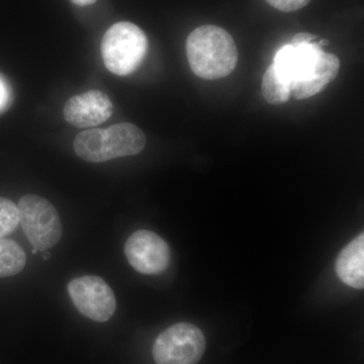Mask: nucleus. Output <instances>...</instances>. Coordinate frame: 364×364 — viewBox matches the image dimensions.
<instances>
[{
	"label": "nucleus",
	"instance_id": "10",
	"mask_svg": "<svg viewBox=\"0 0 364 364\" xmlns=\"http://www.w3.org/2000/svg\"><path fill=\"white\" fill-rule=\"evenodd\" d=\"M337 275L342 282L356 289L364 287V235L359 234L340 252Z\"/></svg>",
	"mask_w": 364,
	"mask_h": 364
},
{
	"label": "nucleus",
	"instance_id": "7",
	"mask_svg": "<svg viewBox=\"0 0 364 364\" xmlns=\"http://www.w3.org/2000/svg\"><path fill=\"white\" fill-rule=\"evenodd\" d=\"M67 289L78 312L90 320L107 322L116 312V296L102 277L97 275L76 277L69 282Z\"/></svg>",
	"mask_w": 364,
	"mask_h": 364
},
{
	"label": "nucleus",
	"instance_id": "9",
	"mask_svg": "<svg viewBox=\"0 0 364 364\" xmlns=\"http://www.w3.org/2000/svg\"><path fill=\"white\" fill-rule=\"evenodd\" d=\"M111 98L100 90H90L72 97L64 105L66 122L77 128L87 129L105 123L112 117Z\"/></svg>",
	"mask_w": 364,
	"mask_h": 364
},
{
	"label": "nucleus",
	"instance_id": "8",
	"mask_svg": "<svg viewBox=\"0 0 364 364\" xmlns=\"http://www.w3.org/2000/svg\"><path fill=\"white\" fill-rule=\"evenodd\" d=\"M124 255L136 272L159 274L168 268L171 252L166 241L154 232L139 230L124 244Z\"/></svg>",
	"mask_w": 364,
	"mask_h": 364
},
{
	"label": "nucleus",
	"instance_id": "14",
	"mask_svg": "<svg viewBox=\"0 0 364 364\" xmlns=\"http://www.w3.org/2000/svg\"><path fill=\"white\" fill-rule=\"evenodd\" d=\"M270 6L284 13H293L308 6L311 0H267Z\"/></svg>",
	"mask_w": 364,
	"mask_h": 364
},
{
	"label": "nucleus",
	"instance_id": "1",
	"mask_svg": "<svg viewBox=\"0 0 364 364\" xmlns=\"http://www.w3.org/2000/svg\"><path fill=\"white\" fill-rule=\"evenodd\" d=\"M272 64L289 86L291 97L299 100L324 90L337 77L340 69L338 57L323 51L318 42L284 46L274 55Z\"/></svg>",
	"mask_w": 364,
	"mask_h": 364
},
{
	"label": "nucleus",
	"instance_id": "16",
	"mask_svg": "<svg viewBox=\"0 0 364 364\" xmlns=\"http://www.w3.org/2000/svg\"><path fill=\"white\" fill-rule=\"evenodd\" d=\"M9 93L6 83L0 79V111L4 109L9 104Z\"/></svg>",
	"mask_w": 364,
	"mask_h": 364
},
{
	"label": "nucleus",
	"instance_id": "19",
	"mask_svg": "<svg viewBox=\"0 0 364 364\" xmlns=\"http://www.w3.org/2000/svg\"><path fill=\"white\" fill-rule=\"evenodd\" d=\"M32 252H33V254L38 253V250H37V249H33Z\"/></svg>",
	"mask_w": 364,
	"mask_h": 364
},
{
	"label": "nucleus",
	"instance_id": "15",
	"mask_svg": "<svg viewBox=\"0 0 364 364\" xmlns=\"http://www.w3.org/2000/svg\"><path fill=\"white\" fill-rule=\"evenodd\" d=\"M318 42L317 36L312 35V33H296V36L293 38V41H291V44L293 45H306V44H313V43Z\"/></svg>",
	"mask_w": 364,
	"mask_h": 364
},
{
	"label": "nucleus",
	"instance_id": "12",
	"mask_svg": "<svg viewBox=\"0 0 364 364\" xmlns=\"http://www.w3.org/2000/svg\"><path fill=\"white\" fill-rule=\"evenodd\" d=\"M262 93L268 104L273 105L286 104L291 97L289 86L279 77L272 64L263 75Z\"/></svg>",
	"mask_w": 364,
	"mask_h": 364
},
{
	"label": "nucleus",
	"instance_id": "18",
	"mask_svg": "<svg viewBox=\"0 0 364 364\" xmlns=\"http://www.w3.org/2000/svg\"><path fill=\"white\" fill-rule=\"evenodd\" d=\"M328 44H329V41L328 40L324 39L318 41V45L320 46L321 48H323L324 46H327Z\"/></svg>",
	"mask_w": 364,
	"mask_h": 364
},
{
	"label": "nucleus",
	"instance_id": "4",
	"mask_svg": "<svg viewBox=\"0 0 364 364\" xmlns=\"http://www.w3.org/2000/svg\"><path fill=\"white\" fill-rule=\"evenodd\" d=\"M148 39L138 26L129 21L114 23L105 32L100 51L107 70L119 76L135 72L148 51Z\"/></svg>",
	"mask_w": 364,
	"mask_h": 364
},
{
	"label": "nucleus",
	"instance_id": "11",
	"mask_svg": "<svg viewBox=\"0 0 364 364\" xmlns=\"http://www.w3.org/2000/svg\"><path fill=\"white\" fill-rule=\"evenodd\" d=\"M26 264L23 249L16 241L0 238V279L23 272Z\"/></svg>",
	"mask_w": 364,
	"mask_h": 364
},
{
	"label": "nucleus",
	"instance_id": "5",
	"mask_svg": "<svg viewBox=\"0 0 364 364\" xmlns=\"http://www.w3.org/2000/svg\"><path fill=\"white\" fill-rule=\"evenodd\" d=\"M20 224L31 245L38 251L49 250L61 240L63 229L56 208L37 195H26L18 205Z\"/></svg>",
	"mask_w": 364,
	"mask_h": 364
},
{
	"label": "nucleus",
	"instance_id": "3",
	"mask_svg": "<svg viewBox=\"0 0 364 364\" xmlns=\"http://www.w3.org/2000/svg\"><path fill=\"white\" fill-rule=\"evenodd\" d=\"M146 136L136 124L121 123L107 129H88L74 140V150L86 162L102 163L119 157L140 154Z\"/></svg>",
	"mask_w": 364,
	"mask_h": 364
},
{
	"label": "nucleus",
	"instance_id": "2",
	"mask_svg": "<svg viewBox=\"0 0 364 364\" xmlns=\"http://www.w3.org/2000/svg\"><path fill=\"white\" fill-rule=\"evenodd\" d=\"M186 55L191 70L205 80L227 77L238 63V50L232 36L213 25L200 26L191 33Z\"/></svg>",
	"mask_w": 364,
	"mask_h": 364
},
{
	"label": "nucleus",
	"instance_id": "6",
	"mask_svg": "<svg viewBox=\"0 0 364 364\" xmlns=\"http://www.w3.org/2000/svg\"><path fill=\"white\" fill-rule=\"evenodd\" d=\"M205 351V335L191 323L170 326L157 337L152 349L156 364H196Z\"/></svg>",
	"mask_w": 364,
	"mask_h": 364
},
{
	"label": "nucleus",
	"instance_id": "13",
	"mask_svg": "<svg viewBox=\"0 0 364 364\" xmlns=\"http://www.w3.org/2000/svg\"><path fill=\"white\" fill-rule=\"evenodd\" d=\"M20 224L18 205L9 200L0 196V238L14 233Z\"/></svg>",
	"mask_w": 364,
	"mask_h": 364
},
{
	"label": "nucleus",
	"instance_id": "17",
	"mask_svg": "<svg viewBox=\"0 0 364 364\" xmlns=\"http://www.w3.org/2000/svg\"><path fill=\"white\" fill-rule=\"evenodd\" d=\"M75 6H87L91 4H95L97 0H71Z\"/></svg>",
	"mask_w": 364,
	"mask_h": 364
}]
</instances>
